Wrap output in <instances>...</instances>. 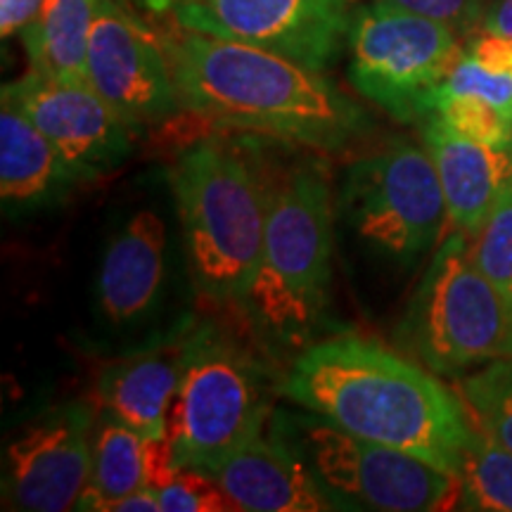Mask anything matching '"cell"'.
<instances>
[{
  "mask_svg": "<svg viewBox=\"0 0 512 512\" xmlns=\"http://www.w3.org/2000/svg\"><path fill=\"white\" fill-rule=\"evenodd\" d=\"M339 211L363 245L399 264L430 252L448 223L437 166L425 145L408 138H394L349 166Z\"/></svg>",
  "mask_w": 512,
  "mask_h": 512,
  "instance_id": "9c48e42d",
  "label": "cell"
},
{
  "mask_svg": "<svg viewBox=\"0 0 512 512\" xmlns=\"http://www.w3.org/2000/svg\"><path fill=\"white\" fill-rule=\"evenodd\" d=\"M159 34L183 110L209 124L328 155L347 150L373 126L320 69L174 22Z\"/></svg>",
  "mask_w": 512,
  "mask_h": 512,
  "instance_id": "7a4b0ae2",
  "label": "cell"
},
{
  "mask_svg": "<svg viewBox=\"0 0 512 512\" xmlns=\"http://www.w3.org/2000/svg\"><path fill=\"white\" fill-rule=\"evenodd\" d=\"M420 136L437 166L448 226L472 238L512 195V145L489 147L467 140L434 114L420 121Z\"/></svg>",
  "mask_w": 512,
  "mask_h": 512,
  "instance_id": "e0dca14e",
  "label": "cell"
},
{
  "mask_svg": "<svg viewBox=\"0 0 512 512\" xmlns=\"http://www.w3.org/2000/svg\"><path fill=\"white\" fill-rule=\"evenodd\" d=\"M458 387L472 418L512 451V358L486 363Z\"/></svg>",
  "mask_w": 512,
  "mask_h": 512,
  "instance_id": "7402d4cb",
  "label": "cell"
},
{
  "mask_svg": "<svg viewBox=\"0 0 512 512\" xmlns=\"http://www.w3.org/2000/svg\"><path fill=\"white\" fill-rule=\"evenodd\" d=\"M273 370L219 325L197 323L178 392L169 408V441L178 467L211 472L273 418Z\"/></svg>",
  "mask_w": 512,
  "mask_h": 512,
  "instance_id": "5b68a950",
  "label": "cell"
},
{
  "mask_svg": "<svg viewBox=\"0 0 512 512\" xmlns=\"http://www.w3.org/2000/svg\"><path fill=\"white\" fill-rule=\"evenodd\" d=\"M332 285V192L320 164L275 174L264 245L238 302L271 354H302L318 342Z\"/></svg>",
  "mask_w": 512,
  "mask_h": 512,
  "instance_id": "277c9868",
  "label": "cell"
},
{
  "mask_svg": "<svg viewBox=\"0 0 512 512\" xmlns=\"http://www.w3.org/2000/svg\"><path fill=\"white\" fill-rule=\"evenodd\" d=\"M98 0H43L22 43L31 69L53 79L88 83V41Z\"/></svg>",
  "mask_w": 512,
  "mask_h": 512,
  "instance_id": "ffe728a7",
  "label": "cell"
},
{
  "mask_svg": "<svg viewBox=\"0 0 512 512\" xmlns=\"http://www.w3.org/2000/svg\"><path fill=\"white\" fill-rule=\"evenodd\" d=\"M349 83L396 121H422L453 64L463 36L437 19L373 0L356 5L347 36Z\"/></svg>",
  "mask_w": 512,
  "mask_h": 512,
  "instance_id": "52a82bcc",
  "label": "cell"
},
{
  "mask_svg": "<svg viewBox=\"0 0 512 512\" xmlns=\"http://www.w3.org/2000/svg\"><path fill=\"white\" fill-rule=\"evenodd\" d=\"M354 0H171L176 27L332 67L347 46Z\"/></svg>",
  "mask_w": 512,
  "mask_h": 512,
  "instance_id": "30bf717a",
  "label": "cell"
},
{
  "mask_svg": "<svg viewBox=\"0 0 512 512\" xmlns=\"http://www.w3.org/2000/svg\"><path fill=\"white\" fill-rule=\"evenodd\" d=\"M465 53L496 74H512V38L479 31L467 41Z\"/></svg>",
  "mask_w": 512,
  "mask_h": 512,
  "instance_id": "83f0119b",
  "label": "cell"
},
{
  "mask_svg": "<svg viewBox=\"0 0 512 512\" xmlns=\"http://www.w3.org/2000/svg\"><path fill=\"white\" fill-rule=\"evenodd\" d=\"M131 5H136L138 10L152 12V15H169L171 0H128Z\"/></svg>",
  "mask_w": 512,
  "mask_h": 512,
  "instance_id": "1f68e13d",
  "label": "cell"
},
{
  "mask_svg": "<svg viewBox=\"0 0 512 512\" xmlns=\"http://www.w3.org/2000/svg\"><path fill=\"white\" fill-rule=\"evenodd\" d=\"M95 422L91 403L64 401L17 427L3 451V508L76 510L91 475Z\"/></svg>",
  "mask_w": 512,
  "mask_h": 512,
  "instance_id": "7c38bea8",
  "label": "cell"
},
{
  "mask_svg": "<svg viewBox=\"0 0 512 512\" xmlns=\"http://www.w3.org/2000/svg\"><path fill=\"white\" fill-rule=\"evenodd\" d=\"M162 512H228L238 510L223 486L209 472L178 467L169 484L159 489Z\"/></svg>",
  "mask_w": 512,
  "mask_h": 512,
  "instance_id": "d4e9b609",
  "label": "cell"
},
{
  "mask_svg": "<svg viewBox=\"0 0 512 512\" xmlns=\"http://www.w3.org/2000/svg\"><path fill=\"white\" fill-rule=\"evenodd\" d=\"M458 136L489 147L512 145V119L496 105L477 95L453 93L439 88L434 95L432 112Z\"/></svg>",
  "mask_w": 512,
  "mask_h": 512,
  "instance_id": "603a6c76",
  "label": "cell"
},
{
  "mask_svg": "<svg viewBox=\"0 0 512 512\" xmlns=\"http://www.w3.org/2000/svg\"><path fill=\"white\" fill-rule=\"evenodd\" d=\"M171 278V235L162 211L140 207L107 242L95 304L112 328H138L162 309Z\"/></svg>",
  "mask_w": 512,
  "mask_h": 512,
  "instance_id": "5bb4252c",
  "label": "cell"
},
{
  "mask_svg": "<svg viewBox=\"0 0 512 512\" xmlns=\"http://www.w3.org/2000/svg\"><path fill=\"white\" fill-rule=\"evenodd\" d=\"M178 472L166 439L145 437L100 413L95 422L93 460L88 484L76 510H112V505L133 491L162 489Z\"/></svg>",
  "mask_w": 512,
  "mask_h": 512,
  "instance_id": "d6986e66",
  "label": "cell"
},
{
  "mask_svg": "<svg viewBox=\"0 0 512 512\" xmlns=\"http://www.w3.org/2000/svg\"><path fill=\"white\" fill-rule=\"evenodd\" d=\"M195 320L181 318L136 351L105 363L95 382L100 413L145 437L166 439L169 408L181 384Z\"/></svg>",
  "mask_w": 512,
  "mask_h": 512,
  "instance_id": "9a60e30c",
  "label": "cell"
},
{
  "mask_svg": "<svg viewBox=\"0 0 512 512\" xmlns=\"http://www.w3.org/2000/svg\"><path fill=\"white\" fill-rule=\"evenodd\" d=\"M344 510L458 508L460 479L399 448L339 430L320 415H273Z\"/></svg>",
  "mask_w": 512,
  "mask_h": 512,
  "instance_id": "ba28073f",
  "label": "cell"
},
{
  "mask_svg": "<svg viewBox=\"0 0 512 512\" xmlns=\"http://www.w3.org/2000/svg\"><path fill=\"white\" fill-rule=\"evenodd\" d=\"M470 444L460 465L458 510L512 512V451L472 418Z\"/></svg>",
  "mask_w": 512,
  "mask_h": 512,
  "instance_id": "44dd1931",
  "label": "cell"
},
{
  "mask_svg": "<svg viewBox=\"0 0 512 512\" xmlns=\"http://www.w3.org/2000/svg\"><path fill=\"white\" fill-rule=\"evenodd\" d=\"M396 339L437 375L512 358V299L479 271L470 238L451 230L403 313Z\"/></svg>",
  "mask_w": 512,
  "mask_h": 512,
  "instance_id": "8992f818",
  "label": "cell"
},
{
  "mask_svg": "<svg viewBox=\"0 0 512 512\" xmlns=\"http://www.w3.org/2000/svg\"><path fill=\"white\" fill-rule=\"evenodd\" d=\"M252 138L197 140L169 169L192 283L216 306L240 302L264 245L275 171Z\"/></svg>",
  "mask_w": 512,
  "mask_h": 512,
  "instance_id": "3957f363",
  "label": "cell"
},
{
  "mask_svg": "<svg viewBox=\"0 0 512 512\" xmlns=\"http://www.w3.org/2000/svg\"><path fill=\"white\" fill-rule=\"evenodd\" d=\"M43 0H0V36L3 41L22 36L41 12Z\"/></svg>",
  "mask_w": 512,
  "mask_h": 512,
  "instance_id": "f1b7e54d",
  "label": "cell"
},
{
  "mask_svg": "<svg viewBox=\"0 0 512 512\" xmlns=\"http://www.w3.org/2000/svg\"><path fill=\"white\" fill-rule=\"evenodd\" d=\"M439 88L453 93L477 95L512 119V74H496L463 53Z\"/></svg>",
  "mask_w": 512,
  "mask_h": 512,
  "instance_id": "484cf974",
  "label": "cell"
},
{
  "mask_svg": "<svg viewBox=\"0 0 512 512\" xmlns=\"http://www.w3.org/2000/svg\"><path fill=\"white\" fill-rule=\"evenodd\" d=\"M83 181L57 147L31 121L3 102L0 107V204L3 214L29 216L62 207Z\"/></svg>",
  "mask_w": 512,
  "mask_h": 512,
  "instance_id": "ac0fdd59",
  "label": "cell"
},
{
  "mask_svg": "<svg viewBox=\"0 0 512 512\" xmlns=\"http://www.w3.org/2000/svg\"><path fill=\"white\" fill-rule=\"evenodd\" d=\"M110 512H162V503H159V491L152 486L133 491L112 505Z\"/></svg>",
  "mask_w": 512,
  "mask_h": 512,
  "instance_id": "4dcf8cb0",
  "label": "cell"
},
{
  "mask_svg": "<svg viewBox=\"0 0 512 512\" xmlns=\"http://www.w3.org/2000/svg\"><path fill=\"white\" fill-rule=\"evenodd\" d=\"M434 375L377 339L339 335L294 356L280 394L339 430L458 477L475 422L463 396Z\"/></svg>",
  "mask_w": 512,
  "mask_h": 512,
  "instance_id": "6da1fadb",
  "label": "cell"
},
{
  "mask_svg": "<svg viewBox=\"0 0 512 512\" xmlns=\"http://www.w3.org/2000/svg\"><path fill=\"white\" fill-rule=\"evenodd\" d=\"M380 3L432 17L465 36L482 24L486 0H380Z\"/></svg>",
  "mask_w": 512,
  "mask_h": 512,
  "instance_id": "4316f807",
  "label": "cell"
},
{
  "mask_svg": "<svg viewBox=\"0 0 512 512\" xmlns=\"http://www.w3.org/2000/svg\"><path fill=\"white\" fill-rule=\"evenodd\" d=\"M238 510L325 512L344 510L325 489L309 460L271 418V427L209 472Z\"/></svg>",
  "mask_w": 512,
  "mask_h": 512,
  "instance_id": "2e32d148",
  "label": "cell"
},
{
  "mask_svg": "<svg viewBox=\"0 0 512 512\" xmlns=\"http://www.w3.org/2000/svg\"><path fill=\"white\" fill-rule=\"evenodd\" d=\"M479 31L512 38V0H486Z\"/></svg>",
  "mask_w": 512,
  "mask_h": 512,
  "instance_id": "f546056e",
  "label": "cell"
},
{
  "mask_svg": "<svg viewBox=\"0 0 512 512\" xmlns=\"http://www.w3.org/2000/svg\"><path fill=\"white\" fill-rule=\"evenodd\" d=\"M88 83L138 136L185 112L162 34L128 0H98L88 41Z\"/></svg>",
  "mask_w": 512,
  "mask_h": 512,
  "instance_id": "8fae6325",
  "label": "cell"
},
{
  "mask_svg": "<svg viewBox=\"0 0 512 512\" xmlns=\"http://www.w3.org/2000/svg\"><path fill=\"white\" fill-rule=\"evenodd\" d=\"M3 102L22 112L57 147L83 183L121 169L140 138L91 83H74L29 69L5 83Z\"/></svg>",
  "mask_w": 512,
  "mask_h": 512,
  "instance_id": "4fadbf2b",
  "label": "cell"
},
{
  "mask_svg": "<svg viewBox=\"0 0 512 512\" xmlns=\"http://www.w3.org/2000/svg\"><path fill=\"white\" fill-rule=\"evenodd\" d=\"M470 254L479 271L512 299V195L472 235Z\"/></svg>",
  "mask_w": 512,
  "mask_h": 512,
  "instance_id": "cb8c5ba5",
  "label": "cell"
}]
</instances>
